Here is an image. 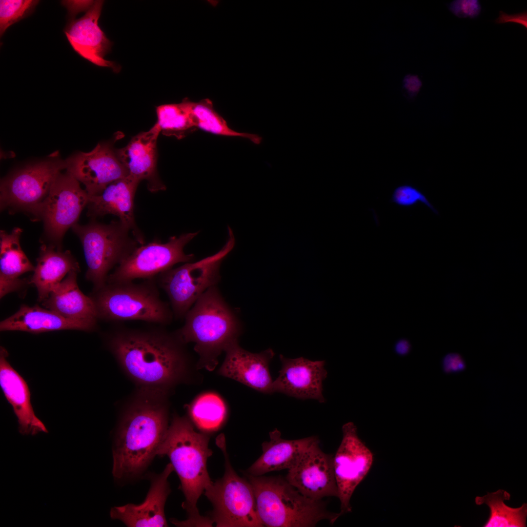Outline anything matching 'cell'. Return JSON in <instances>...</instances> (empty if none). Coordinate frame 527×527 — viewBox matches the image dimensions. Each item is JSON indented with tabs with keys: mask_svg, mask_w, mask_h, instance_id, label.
<instances>
[{
	"mask_svg": "<svg viewBox=\"0 0 527 527\" xmlns=\"http://www.w3.org/2000/svg\"><path fill=\"white\" fill-rule=\"evenodd\" d=\"M152 324L142 328L118 326L108 347L126 374L140 388L168 390L184 378L188 357L176 331Z\"/></svg>",
	"mask_w": 527,
	"mask_h": 527,
	"instance_id": "obj_1",
	"label": "cell"
},
{
	"mask_svg": "<svg viewBox=\"0 0 527 527\" xmlns=\"http://www.w3.org/2000/svg\"><path fill=\"white\" fill-rule=\"evenodd\" d=\"M167 393L140 388L123 412L112 449L116 480L139 477L157 455L169 426Z\"/></svg>",
	"mask_w": 527,
	"mask_h": 527,
	"instance_id": "obj_2",
	"label": "cell"
},
{
	"mask_svg": "<svg viewBox=\"0 0 527 527\" xmlns=\"http://www.w3.org/2000/svg\"><path fill=\"white\" fill-rule=\"evenodd\" d=\"M209 436L195 430L187 418L174 415L157 455L167 456L181 481L185 497L182 503L188 518L184 521L174 519L177 526H212L210 518L201 516L198 501L212 484L207 469V461L212 454L208 447Z\"/></svg>",
	"mask_w": 527,
	"mask_h": 527,
	"instance_id": "obj_3",
	"label": "cell"
},
{
	"mask_svg": "<svg viewBox=\"0 0 527 527\" xmlns=\"http://www.w3.org/2000/svg\"><path fill=\"white\" fill-rule=\"evenodd\" d=\"M183 325L176 332L185 344L193 343L199 368L212 370L218 357L238 342L241 324L215 285L205 291L188 311Z\"/></svg>",
	"mask_w": 527,
	"mask_h": 527,
	"instance_id": "obj_4",
	"label": "cell"
},
{
	"mask_svg": "<svg viewBox=\"0 0 527 527\" xmlns=\"http://www.w3.org/2000/svg\"><path fill=\"white\" fill-rule=\"evenodd\" d=\"M245 475L264 527H313L324 520L333 524L341 516L328 511L322 500L304 496L280 476Z\"/></svg>",
	"mask_w": 527,
	"mask_h": 527,
	"instance_id": "obj_5",
	"label": "cell"
},
{
	"mask_svg": "<svg viewBox=\"0 0 527 527\" xmlns=\"http://www.w3.org/2000/svg\"><path fill=\"white\" fill-rule=\"evenodd\" d=\"M156 277L139 283H107L94 291L91 297L99 319L117 323L141 321L165 326L170 324L174 318L173 311L161 298Z\"/></svg>",
	"mask_w": 527,
	"mask_h": 527,
	"instance_id": "obj_6",
	"label": "cell"
},
{
	"mask_svg": "<svg viewBox=\"0 0 527 527\" xmlns=\"http://www.w3.org/2000/svg\"><path fill=\"white\" fill-rule=\"evenodd\" d=\"M71 228L82 243L87 266L85 277L93 284L94 291L104 285L110 270L140 245L120 220L108 224L92 220Z\"/></svg>",
	"mask_w": 527,
	"mask_h": 527,
	"instance_id": "obj_7",
	"label": "cell"
},
{
	"mask_svg": "<svg viewBox=\"0 0 527 527\" xmlns=\"http://www.w3.org/2000/svg\"><path fill=\"white\" fill-rule=\"evenodd\" d=\"M228 238L216 253L193 263H186L158 275V285L166 293L174 318L183 319L199 298L210 287L217 285L223 261L232 250L235 238L228 227Z\"/></svg>",
	"mask_w": 527,
	"mask_h": 527,
	"instance_id": "obj_8",
	"label": "cell"
},
{
	"mask_svg": "<svg viewBox=\"0 0 527 527\" xmlns=\"http://www.w3.org/2000/svg\"><path fill=\"white\" fill-rule=\"evenodd\" d=\"M218 446L225 461V471L207 488L204 494L212 504V522L217 527H263L252 486L247 479L233 469L224 439L218 438Z\"/></svg>",
	"mask_w": 527,
	"mask_h": 527,
	"instance_id": "obj_9",
	"label": "cell"
},
{
	"mask_svg": "<svg viewBox=\"0 0 527 527\" xmlns=\"http://www.w3.org/2000/svg\"><path fill=\"white\" fill-rule=\"evenodd\" d=\"M66 167V161L52 155L45 160L19 169L1 180L0 210L9 213L21 211L33 221L39 220L41 205L58 175Z\"/></svg>",
	"mask_w": 527,
	"mask_h": 527,
	"instance_id": "obj_10",
	"label": "cell"
},
{
	"mask_svg": "<svg viewBox=\"0 0 527 527\" xmlns=\"http://www.w3.org/2000/svg\"><path fill=\"white\" fill-rule=\"evenodd\" d=\"M198 233L173 236L165 243L154 241L140 245L110 273L106 283L153 278L177 264L190 262L194 258V255L185 254L183 249Z\"/></svg>",
	"mask_w": 527,
	"mask_h": 527,
	"instance_id": "obj_11",
	"label": "cell"
},
{
	"mask_svg": "<svg viewBox=\"0 0 527 527\" xmlns=\"http://www.w3.org/2000/svg\"><path fill=\"white\" fill-rule=\"evenodd\" d=\"M89 195L80 182L67 172H61L44 201L39 220L44 223V234L58 249L66 231L77 223L89 202Z\"/></svg>",
	"mask_w": 527,
	"mask_h": 527,
	"instance_id": "obj_12",
	"label": "cell"
},
{
	"mask_svg": "<svg viewBox=\"0 0 527 527\" xmlns=\"http://www.w3.org/2000/svg\"><path fill=\"white\" fill-rule=\"evenodd\" d=\"M342 432V440L333 456L341 516L352 511L351 498L368 473L374 461L373 452L358 436L353 423L344 424Z\"/></svg>",
	"mask_w": 527,
	"mask_h": 527,
	"instance_id": "obj_13",
	"label": "cell"
},
{
	"mask_svg": "<svg viewBox=\"0 0 527 527\" xmlns=\"http://www.w3.org/2000/svg\"><path fill=\"white\" fill-rule=\"evenodd\" d=\"M65 161L66 172L84 185L89 196L100 194L111 182L128 176L112 142L99 143L91 151L79 152Z\"/></svg>",
	"mask_w": 527,
	"mask_h": 527,
	"instance_id": "obj_14",
	"label": "cell"
},
{
	"mask_svg": "<svg viewBox=\"0 0 527 527\" xmlns=\"http://www.w3.org/2000/svg\"><path fill=\"white\" fill-rule=\"evenodd\" d=\"M319 440L304 452L298 462L288 470L286 480L304 496L314 500L338 497L333 456L321 449Z\"/></svg>",
	"mask_w": 527,
	"mask_h": 527,
	"instance_id": "obj_15",
	"label": "cell"
},
{
	"mask_svg": "<svg viewBox=\"0 0 527 527\" xmlns=\"http://www.w3.org/2000/svg\"><path fill=\"white\" fill-rule=\"evenodd\" d=\"M281 368L273 381V391L297 399H313L324 403L323 382L327 375L324 360L295 359L280 355Z\"/></svg>",
	"mask_w": 527,
	"mask_h": 527,
	"instance_id": "obj_16",
	"label": "cell"
},
{
	"mask_svg": "<svg viewBox=\"0 0 527 527\" xmlns=\"http://www.w3.org/2000/svg\"><path fill=\"white\" fill-rule=\"evenodd\" d=\"M103 4V0L94 1L83 16L71 20L64 32L72 47L80 56L96 65L110 67L117 72L119 67L104 59L111 50L112 42L98 25Z\"/></svg>",
	"mask_w": 527,
	"mask_h": 527,
	"instance_id": "obj_17",
	"label": "cell"
},
{
	"mask_svg": "<svg viewBox=\"0 0 527 527\" xmlns=\"http://www.w3.org/2000/svg\"><path fill=\"white\" fill-rule=\"evenodd\" d=\"M173 471L170 463L161 473L150 475V487L143 502L114 507L110 511L111 518L129 527H168L164 506L170 493L168 478Z\"/></svg>",
	"mask_w": 527,
	"mask_h": 527,
	"instance_id": "obj_18",
	"label": "cell"
},
{
	"mask_svg": "<svg viewBox=\"0 0 527 527\" xmlns=\"http://www.w3.org/2000/svg\"><path fill=\"white\" fill-rule=\"evenodd\" d=\"M225 358L219 373L236 380L258 391L271 394L273 382L269 364L274 352L268 348L254 353L242 348L238 342L230 345L225 351Z\"/></svg>",
	"mask_w": 527,
	"mask_h": 527,
	"instance_id": "obj_19",
	"label": "cell"
},
{
	"mask_svg": "<svg viewBox=\"0 0 527 527\" xmlns=\"http://www.w3.org/2000/svg\"><path fill=\"white\" fill-rule=\"evenodd\" d=\"M160 133V127L156 123L148 131L134 136L125 146L116 149L128 176L140 182L146 181L148 188L152 192L166 189L157 170V142Z\"/></svg>",
	"mask_w": 527,
	"mask_h": 527,
	"instance_id": "obj_20",
	"label": "cell"
},
{
	"mask_svg": "<svg viewBox=\"0 0 527 527\" xmlns=\"http://www.w3.org/2000/svg\"><path fill=\"white\" fill-rule=\"evenodd\" d=\"M140 182L129 176L108 184L99 194L89 196L87 215L92 218L112 214L129 228L140 245L144 238L135 223L134 199Z\"/></svg>",
	"mask_w": 527,
	"mask_h": 527,
	"instance_id": "obj_21",
	"label": "cell"
},
{
	"mask_svg": "<svg viewBox=\"0 0 527 527\" xmlns=\"http://www.w3.org/2000/svg\"><path fill=\"white\" fill-rule=\"evenodd\" d=\"M7 350L0 349V385L5 397L18 419L19 431L24 435L47 433L43 423L36 416L31 403L29 388L24 379L7 360Z\"/></svg>",
	"mask_w": 527,
	"mask_h": 527,
	"instance_id": "obj_22",
	"label": "cell"
},
{
	"mask_svg": "<svg viewBox=\"0 0 527 527\" xmlns=\"http://www.w3.org/2000/svg\"><path fill=\"white\" fill-rule=\"evenodd\" d=\"M78 273L70 271L42 304L63 317L86 323L96 328L99 318L96 306L91 296L85 295L79 289Z\"/></svg>",
	"mask_w": 527,
	"mask_h": 527,
	"instance_id": "obj_23",
	"label": "cell"
},
{
	"mask_svg": "<svg viewBox=\"0 0 527 527\" xmlns=\"http://www.w3.org/2000/svg\"><path fill=\"white\" fill-rule=\"evenodd\" d=\"M269 434V441L262 444L263 453L247 469L246 474L258 476L272 471L288 470L296 465L305 450L319 439L316 436L284 439L277 428Z\"/></svg>",
	"mask_w": 527,
	"mask_h": 527,
	"instance_id": "obj_24",
	"label": "cell"
},
{
	"mask_svg": "<svg viewBox=\"0 0 527 527\" xmlns=\"http://www.w3.org/2000/svg\"><path fill=\"white\" fill-rule=\"evenodd\" d=\"M95 329L89 324L66 319L48 309L25 304L0 323L1 331L17 330L32 333L65 329L90 332Z\"/></svg>",
	"mask_w": 527,
	"mask_h": 527,
	"instance_id": "obj_25",
	"label": "cell"
},
{
	"mask_svg": "<svg viewBox=\"0 0 527 527\" xmlns=\"http://www.w3.org/2000/svg\"><path fill=\"white\" fill-rule=\"evenodd\" d=\"M56 248L52 244L41 245L29 282L36 287L39 302L46 299L70 271H80L78 263L69 250L62 252Z\"/></svg>",
	"mask_w": 527,
	"mask_h": 527,
	"instance_id": "obj_26",
	"label": "cell"
},
{
	"mask_svg": "<svg viewBox=\"0 0 527 527\" xmlns=\"http://www.w3.org/2000/svg\"><path fill=\"white\" fill-rule=\"evenodd\" d=\"M22 232L20 227L14 228L11 233L0 231V298L20 289L25 283L20 276L35 269L20 247Z\"/></svg>",
	"mask_w": 527,
	"mask_h": 527,
	"instance_id": "obj_27",
	"label": "cell"
},
{
	"mask_svg": "<svg viewBox=\"0 0 527 527\" xmlns=\"http://www.w3.org/2000/svg\"><path fill=\"white\" fill-rule=\"evenodd\" d=\"M510 494L503 489L494 492H487L482 497L475 499L477 505L486 504L490 510V515L485 527H526L527 505L512 508L507 506L504 501L509 500Z\"/></svg>",
	"mask_w": 527,
	"mask_h": 527,
	"instance_id": "obj_28",
	"label": "cell"
},
{
	"mask_svg": "<svg viewBox=\"0 0 527 527\" xmlns=\"http://www.w3.org/2000/svg\"><path fill=\"white\" fill-rule=\"evenodd\" d=\"M186 101L196 128L215 135L247 138L256 144L261 142L262 138L257 135L231 129L223 118L215 110L210 100L205 99L199 102H192L186 99Z\"/></svg>",
	"mask_w": 527,
	"mask_h": 527,
	"instance_id": "obj_29",
	"label": "cell"
},
{
	"mask_svg": "<svg viewBox=\"0 0 527 527\" xmlns=\"http://www.w3.org/2000/svg\"><path fill=\"white\" fill-rule=\"evenodd\" d=\"M188 408L192 422L204 433L218 429L226 418L224 403L214 393H208L198 396Z\"/></svg>",
	"mask_w": 527,
	"mask_h": 527,
	"instance_id": "obj_30",
	"label": "cell"
},
{
	"mask_svg": "<svg viewBox=\"0 0 527 527\" xmlns=\"http://www.w3.org/2000/svg\"><path fill=\"white\" fill-rule=\"evenodd\" d=\"M157 122L161 133L178 139L196 129L186 99L180 103L165 104L156 108Z\"/></svg>",
	"mask_w": 527,
	"mask_h": 527,
	"instance_id": "obj_31",
	"label": "cell"
},
{
	"mask_svg": "<svg viewBox=\"0 0 527 527\" xmlns=\"http://www.w3.org/2000/svg\"><path fill=\"white\" fill-rule=\"evenodd\" d=\"M39 0H0V34L1 37L8 27L33 13Z\"/></svg>",
	"mask_w": 527,
	"mask_h": 527,
	"instance_id": "obj_32",
	"label": "cell"
},
{
	"mask_svg": "<svg viewBox=\"0 0 527 527\" xmlns=\"http://www.w3.org/2000/svg\"><path fill=\"white\" fill-rule=\"evenodd\" d=\"M390 203L405 208H410L421 203L435 214H438V211L426 196L418 188L409 183H404L395 188L392 192Z\"/></svg>",
	"mask_w": 527,
	"mask_h": 527,
	"instance_id": "obj_33",
	"label": "cell"
},
{
	"mask_svg": "<svg viewBox=\"0 0 527 527\" xmlns=\"http://www.w3.org/2000/svg\"><path fill=\"white\" fill-rule=\"evenodd\" d=\"M448 7L450 12L460 18H475L481 10V4L477 0H455Z\"/></svg>",
	"mask_w": 527,
	"mask_h": 527,
	"instance_id": "obj_34",
	"label": "cell"
},
{
	"mask_svg": "<svg viewBox=\"0 0 527 527\" xmlns=\"http://www.w3.org/2000/svg\"><path fill=\"white\" fill-rule=\"evenodd\" d=\"M442 366L443 371L446 374L458 373L466 369V363L460 354L449 353L443 357Z\"/></svg>",
	"mask_w": 527,
	"mask_h": 527,
	"instance_id": "obj_35",
	"label": "cell"
},
{
	"mask_svg": "<svg viewBox=\"0 0 527 527\" xmlns=\"http://www.w3.org/2000/svg\"><path fill=\"white\" fill-rule=\"evenodd\" d=\"M94 2L93 0H63L61 3L67 8L70 18L74 19L79 13L86 12Z\"/></svg>",
	"mask_w": 527,
	"mask_h": 527,
	"instance_id": "obj_36",
	"label": "cell"
},
{
	"mask_svg": "<svg viewBox=\"0 0 527 527\" xmlns=\"http://www.w3.org/2000/svg\"><path fill=\"white\" fill-rule=\"evenodd\" d=\"M495 22L498 24L514 22L521 24L527 28V11H525L514 14H508L500 11L499 16L495 20Z\"/></svg>",
	"mask_w": 527,
	"mask_h": 527,
	"instance_id": "obj_37",
	"label": "cell"
},
{
	"mask_svg": "<svg viewBox=\"0 0 527 527\" xmlns=\"http://www.w3.org/2000/svg\"><path fill=\"white\" fill-rule=\"evenodd\" d=\"M422 83L418 76L409 75L403 81V88L410 98H414L419 92Z\"/></svg>",
	"mask_w": 527,
	"mask_h": 527,
	"instance_id": "obj_38",
	"label": "cell"
},
{
	"mask_svg": "<svg viewBox=\"0 0 527 527\" xmlns=\"http://www.w3.org/2000/svg\"><path fill=\"white\" fill-rule=\"evenodd\" d=\"M410 348L409 342L405 339L399 340L395 345V350L400 355H406L409 352Z\"/></svg>",
	"mask_w": 527,
	"mask_h": 527,
	"instance_id": "obj_39",
	"label": "cell"
}]
</instances>
